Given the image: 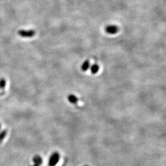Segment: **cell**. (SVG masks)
Instances as JSON below:
<instances>
[{
    "label": "cell",
    "mask_w": 166,
    "mask_h": 166,
    "mask_svg": "<svg viewBox=\"0 0 166 166\" xmlns=\"http://www.w3.org/2000/svg\"><path fill=\"white\" fill-rule=\"evenodd\" d=\"M60 154L57 151L54 152L52 155H50L49 160V166H55L58 163L59 160H60Z\"/></svg>",
    "instance_id": "6da1fadb"
},
{
    "label": "cell",
    "mask_w": 166,
    "mask_h": 166,
    "mask_svg": "<svg viewBox=\"0 0 166 166\" xmlns=\"http://www.w3.org/2000/svg\"><path fill=\"white\" fill-rule=\"evenodd\" d=\"M36 32L33 30H20L18 31V35L20 37L23 38H31L34 37Z\"/></svg>",
    "instance_id": "7a4b0ae2"
},
{
    "label": "cell",
    "mask_w": 166,
    "mask_h": 166,
    "mask_svg": "<svg viewBox=\"0 0 166 166\" xmlns=\"http://www.w3.org/2000/svg\"><path fill=\"white\" fill-rule=\"evenodd\" d=\"M105 30L107 33L113 35L117 33L119 31V28L116 25H108L105 27Z\"/></svg>",
    "instance_id": "3957f363"
},
{
    "label": "cell",
    "mask_w": 166,
    "mask_h": 166,
    "mask_svg": "<svg viewBox=\"0 0 166 166\" xmlns=\"http://www.w3.org/2000/svg\"><path fill=\"white\" fill-rule=\"evenodd\" d=\"M33 163H35V164L38 165V166L41 165L43 163V160L42 159V157L39 155L35 156L33 158Z\"/></svg>",
    "instance_id": "277c9868"
},
{
    "label": "cell",
    "mask_w": 166,
    "mask_h": 166,
    "mask_svg": "<svg viewBox=\"0 0 166 166\" xmlns=\"http://www.w3.org/2000/svg\"><path fill=\"white\" fill-rule=\"evenodd\" d=\"M68 101L72 104H77L78 102V98L76 96H75L73 94H70L68 96Z\"/></svg>",
    "instance_id": "5b68a950"
},
{
    "label": "cell",
    "mask_w": 166,
    "mask_h": 166,
    "mask_svg": "<svg viewBox=\"0 0 166 166\" xmlns=\"http://www.w3.org/2000/svg\"><path fill=\"white\" fill-rule=\"evenodd\" d=\"M89 65H90V62L89 60H87L82 64V65L81 66V68L83 71V72H86V71L88 70V68H89Z\"/></svg>",
    "instance_id": "8992f818"
},
{
    "label": "cell",
    "mask_w": 166,
    "mask_h": 166,
    "mask_svg": "<svg viewBox=\"0 0 166 166\" xmlns=\"http://www.w3.org/2000/svg\"><path fill=\"white\" fill-rule=\"evenodd\" d=\"M7 130L6 129L3 130L2 131L0 132V144H1L3 141L5 139V138L6 137L7 135Z\"/></svg>",
    "instance_id": "52a82bcc"
},
{
    "label": "cell",
    "mask_w": 166,
    "mask_h": 166,
    "mask_svg": "<svg viewBox=\"0 0 166 166\" xmlns=\"http://www.w3.org/2000/svg\"><path fill=\"white\" fill-rule=\"evenodd\" d=\"M98 70H99V66L97 64H94L91 66V68H90V71H91L92 74L97 73L98 72Z\"/></svg>",
    "instance_id": "ba28073f"
},
{
    "label": "cell",
    "mask_w": 166,
    "mask_h": 166,
    "mask_svg": "<svg viewBox=\"0 0 166 166\" xmlns=\"http://www.w3.org/2000/svg\"><path fill=\"white\" fill-rule=\"evenodd\" d=\"M6 85V81L4 78H1L0 80V88L1 89H3L5 88V86Z\"/></svg>",
    "instance_id": "9c48e42d"
},
{
    "label": "cell",
    "mask_w": 166,
    "mask_h": 166,
    "mask_svg": "<svg viewBox=\"0 0 166 166\" xmlns=\"http://www.w3.org/2000/svg\"><path fill=\"white\" fill-rule=\"evenodd\" d=\"M30 166H38V165H35H35H30Z\"/></svg>",
    "instance_id": "30bf717a"
},
{
    "label": "cell",
    "mask_w": 166,
    "mask_h": 166,
    "mask_svg": "<svg viewBox=\"0 0 166 166\" xmlns=\"http://www.w3.org/2000/svg\"><path fill=\"white\" fill-rule=\"evenodd\" d=\"M1 124H0V129H1Z\"/></svg>",
    "instance_id": "8fae6325"
},
{
    "label": "cell",
    "mask_w": 166,
    "mask_h": 166,
    "mask_svg": "<svg viewBox=\"0 0 166 166\" xmlns=\"http://www.w3.org/2000/svg\"><path fill=\"white\" fill-rule=\"evenodd\" d=\"M84 166H88V165H84Z\"/></svg>",
    "instance_id": "7c38bea8"
}]
</instances>
